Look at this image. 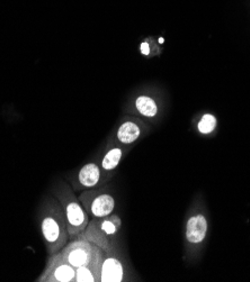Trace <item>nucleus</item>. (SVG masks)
Here are the masks:
<instances>
[{
  "label": "nucleus",
  "instance_id": "nucleus-12",
  "mask_svg": "<svg viewBox=\"0 0 250 282\" xmlns=\"http://www.w3.org/2000/svg\"><path fill=\"white\" fill-rule=\"evenodd\" d=\"M141 136V127L136 122L126 120L122 124L116 132L117 142L123 145L135 143Z\"/></svg>",
  "mask_w": 250,
  "mask_h": 282
},
{
  "label": "nucleus",
  "instance_id": "nucleus-8",
  "mask_svg": "<svg viewBox=\"0 0 250 282\" xmlns=\"http://www.w3.org/2000/svg\"><path fill=\"white\" fill-rule=\"evenodd\" d=\"M114 253L115 248L104 252L101 282H122L124 280V266L120 258L114 256Z\"/></svg>",
  "mask_w": 250,
  "mask_h": 282
},
{
  "label": "nucleus",
  "instance_id": "nucleus-6",
  "mask_svg": "<svg viewBox=\"0 0 250 282\" xmlns=\"http://www.w3.org/2000/svg\"><path fill=\"white\" fill-rule=\"evenodd\" d=\"M101 251L103 250L97 245L81 238L71 240V242L67 243L61 250L63 256L75 269L88 264Z\"/></svg>",
  "mask_w": 250,
  "mask_h": 282
},
{
  "label": "nucleus",
  "instance_id": "nucleus-16",
  "mask_svg": "<svg viewBox=\"0 0 250 282\" xmlns=\"http://www.w3.org/2000/svg\"><path fill=\"white\" fill-rule=\"evenodd\" d=\"M159 43H163V38H159Z\"/></svg>",
  "mask_w": 250,
  "mask_h": 282
},
{
  "label": "nucleus",
  "instance_id": "nucleus-3",
  "mask_svg": "<svg viewBox=\"0 0 250 282\" xmlns=\"http://www.w3.org/2000/svg\"><path fill=\"white\" fill-rule=\"evenodd\" d=\"M122 226L119 216L110 215L103 218H93L79 238L97 245L104 252L115 248L114 238Z\"/></svg>",
  "mask_w": 250,
  "mask_h": 282
},
{
  "label": "nucleus",
  "instance_id": "nucleus-5",
  "mask_svg": "<svg viewBox=\"0 0 250 282\" xmlns=\"http://www.w3.org/2000/svg\"><path fill=\"white\" fill-rule=\"evenodd\" d=\"M76 269L72 266L62 252L49 256L47 264L36 282H75Z\"/></svg>",
  "mask_w": 250,
  "mask_h": 282
},
{
  "label": "nucleus",
  "instance_id": "nucleus-14",
  "mask_svg": "<svg viewBox=\"0 0 250 282\" xmlns=\"http://www.w3.org/2000/svg\"><path fill=\"white\" fill-rule=\"evenodd\" d=\"M216 124H217V122H216L215 116L211 115V114H205V115L202 117V120H199V122L197 124V130L201 134H204V135L211 134L214 132Z\"/></svg>",
  "mask_w": 250,
  "mask_h": 282
},
{
  "label": "nucleus",
  "instance_id": "nucleus-2",
  "mask_svg": "<svg viewBox=\"0 0 250 282\" xmlns=\"http://www.w3.org/2000/svg\"><path fill=\"white\" fill-rule=\"evenodd\" d=\"M52 194L60 202L67 220L68 234L70 240H76L83 233L89 222V215L75 191L66 181H59L53 187Z\"/></svg>",
  "mask_w": 250,
  "mask_h": 282
},
{
  "label": "nucleus",
  "instance_id": "nucleus-1",
  "mask_svg": "<svg viewBox=\"0 0 250 282\" xmlns=\"http://www.w3.org/2000/svg\"><path fill=\"white\" fill-rule=\"evenodd\" d=\"M40 228L49 256L60 252L69 240L66 215L54 196L44 198L39 212Z\"/></svg>",
  "mask_w": 250,
  "mask_h": 282
},
{
  "label": "nucleus",
  "instance_id": "nucleus-13",
  "mask_svg": "<svg viewBox=\"0 0 250 282\" xmlns=\"http://www.w3.org/2000/svg\"><path fill=\"white\" fill-rule=\"evenodd\" d=\"M135 108L144 117H156L158 114V106L154 99L148 96H140L135 100Z\"/></svg>",
  "mask_w": 250,
  "mask_h": 282
},
{
  "label": "nucleus",
  "instance_id": "nucleus-7",
  "mask_svg": "<svg viewBox=\"0 0 250 282\" xmlns=\"http://www.w3.org/2000/svg\"><path fill=\"white\" fill-rule=\"evenodd\" d=\"M71 188L74 191H85L96 189L107 181L103 174L101 166L95 162H89L70 176Z\"/></svg>",
  "mask_w": 250,
  "mask_h": 282
},
{
  "label": "nucleus",
  "instance_id": "nucleus-9",
  "mask_svg": "<svg viewBox=\"0 0 250 282\" xmlns=\"http://www.w3.org/2000/svg\"><path fill=\"white\" fill-rule=\"evenodd\" d=\"M103 258L104 251H101L88 264L77 268L75 282H101Z\"/></svg>",
  "mask_w": 250,
  "mask_h": 282
},
{
  "label": "nucleus",
  "instance_id": "nucleus-15",
  "mask_svg": "<svg viewBox=\"0 0 250 282\" xmlns=\"http://www.w3.org/2000/svg\"><path fill=\"white\" fill-rule=\"evenodd\" d=\"M141 53L143 54V56H149L150 54V46L148 43H142L141 44Z\"/></svg>",
  "mask_w": 250,
  "mask_h": 282
},
{
  "label": "nucleus",
  "instance_id": "nucleus-11",
  "mask_svg": "<svg viewBox=\"0 0 250 282\" xmlns=\"http://www.w3.org/2000/svg\"><path fill=\"white\" fill-rule=\"evenodd\" d=\"M126 153V150L121 146H113L108 148L107 151L104 154L101 163V169L103 171V174L105 178H110V174L113 171L116 170V168L120 166V163L123 158L124 154Z\"/></svg>",
  "mask_w": 250,
  "mask_h": 282
},
{
  "label": "nucleus",
  "instance_id": "nucleus-4",
  "mask_svg": "<svg viewBox=\"0 0 250 282\" xmlns=\"http://www.w3.org/2000/svg\"><path fill=\"white\" fill-rule=\"evenodd\" d=\"M80 202L92 218H103L112 215L115 208V199L104 189H90L81 191Z\"/></svg>",
  "mask_w": 250,
  "mask_h": 282
},
{
  "label": "nucleus",
  "instance_id": "nucleus-10",
  "mask_svg": "<svg viewBox=\"0 0 250 282\" xmlns=\"http://www.w3.org/2000/svg\"><path fill=\"white\" fill-rule=\"evenodd\" d=\"M207 220L203 215L192 216L186 222V240L190 244H199L205 240Z\"/></svg>",
  "mask_w": 250,
  "mask_h": 282
}]
</instances>
